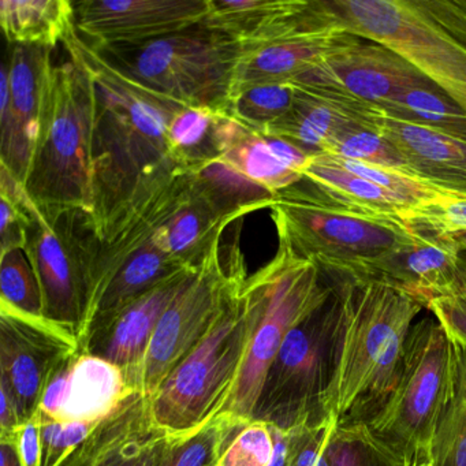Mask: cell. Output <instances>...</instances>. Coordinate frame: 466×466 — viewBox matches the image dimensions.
Here are the masks:
<instances>
[{
    "instance_id": "1",
    "label": "cell",
    "mask_w": 466,
    "mask_h": 466,
    "mask_svg": "<svg viewBox=\"0 0 466 466\" xmlns=\"http://www.w3.org/2000/svg\"><path fill=\"white\" fill-rule=\"evenodd\" d=\"M78 46L94 75L99 102L92 214L99 233L110 215L138 187L179 166L171 155L167 130L173 116L187 106L138 83L80 35Z\"/></svg>"
},
{
    "instance_id": "2",
    "label": "cell",
    "mask_w": 466,
    "mask_h": 466,
    "mask_svg": "<svg viewBox=\"0 0 466 466\" xmlns=\"http://www.w3.org/2000/svg\"><path fill=\"white\" fill-rule=\"evenodd\" d=\"M334 277L340 324L323 414L338 425L368 424L397 384L413 320L424 307L390 286Z\"/></svg>"
},
{
    "instance_id": "3",
    "label": "cell",
    "mask_w": 466,
    "mask_h": 466,
    "mask_svg": "<svg viewBox=\"0 0 466 466\" xmlns=\"http://www.w3.org/2000/svg\"><path fill=\"white\" fill-rule=\"evenodd\" d=\"M69 61L51 64L36 151L25 189L46 219L66 212L94 214V149L97 91L77 29L64 42Z\"/></svg>"
},
{
    "instance_id": "4",
    "label": "cell",
    "mask_w": 466,
    "mask_h": 466,
    "mask_svg": "<svg viewBox=\"0 0 466 466\" xmlns=\"http://www.w3.org/2000/svg\"><path fill=\"white\" fill-rule=\"evenodd\" d=\"M327 25L403 56L466 113V0H312Z\"/></svg>"
},
{
    "instance_id": "5",
    "label": "cell",
    "mask_w": 466,
    "mask_h": 466,
    "mask_svg": "<svg viewBox=\"0 0 466 466\" xmlns=\"http://www.w3.org/2000/svg\"><path fill=\"white\" fill-rule=\"evenodd\" d=\"M297 185L278 192L269 209L279 244L321 272L359 279L373 264L416 239L402 219L342 208Z\"/></svg>"
},
{
    "instance_id": "6",
    "label": "cell",
    "mask_w": 466,
    "mask_h": 466,
    "mask_svg": "<svg viewBox=\"0 0 466 466\" xmlns=\"http://www.w3.org/2000/svg\"><path fill=\"white\" fill-rule=\"evenodd\" d=\"M454 340L438 320L411 327L400 378L368 422L370 432L403 465L431 461V447L455 390Z\"/></svg>"
},
{
    "instance_id": "7",
    "label": "cell",
    "mask_w": 466,
    "mask_h": 466,
    "mask_svg": "<svg viewBox=\"0 0 466 466\" xmlns=\"http://www.w3.org/2000/svg\"><path fill=\"white\" fill-rule=\"evenodd\" d=\"M321 271L279 244L277 255L242 288L252 320L249 350L236 389L222 413L252 421L253 409L286 335L331 296Z\"/></svg>"
},
{
    "instance_id": "8",
    "label": "cell",
    "mask_w": 466,
    "mask_h": 466,
    "mask_svg": "<svg viewBox=\"0 0 466 466\" xmlns=\"http://www.w3.org/2000/svg\"><path fill=\"white\" fill-rule=\"evenodd\" d=\"M252 332L241 289L206 339L149 398L154 421L170 436H184L222 413L241 375Z\"/></svg>"
},
{
    "instance_id": "9",
    "label": "cell",
    "mask_w": 466,
    "mask_h": 466,
    "mask_svg": "<svg viewBox=\"0 0 466 466\" xmlns=\"http://www.w3.org/2000/svg\"><path fill=\"white\" fill-rule=\"evenodd\" d=\"M100 53L113 54L119 59V64L113 62L119 69L182 105L228 113L242 46L225 32L200 25L162 39L106 48Z\"/></svg>"
},
{
    "instance_id": "10",
    "label": "cell",
    "mask_w": 466,
    "mask_h": 466,
    "mask_svg": "<svg viewBox=\"0 0 466 466\" xmlns=\"http://www.w3.org/2000/svg\"><path fill=\"white\" fill-rule=\"evenodd\" d=\"M339 324L340 299L332 286L329 299L286 335L267 372L252 421L290 430L326 420L323 402L334 373Z\"/></svg>"
},
{
    "instance_id": "11",
    "label": "cell",
    "mask_w": 466,
    "mask_h": 466,
    "mask_svg": "<svg viewBox=\"0 0 466 466\" xmlns=\"http://www.w3.org/2000/svg\"><path fill=\"white\" fill-rule=\"evenodd\" d=\"M218 239L160 318L140 373V391L152 398L168 375L206 339L247 282L238 244L222 258Z\"/></svg>"
},
{
    "instance_id": "12",
    "label": "cell",
    "mask_w": 466,
    "mask_h": 466,
    "mask_svg": "<svg viewBox=\"0 0 466 466\" xmlns=\"http://www.w3.org/2000/svg\"><path fill=\"white\" fill-rule=\"evenodd\" d=\"M77 351V339L61 327L0 304V389L24 424L37 413L53 373Z\"/></svg>"
},
{
    "instance_id": "13",
    "label": "cell",
    "mask_w": 466,
    "mask_h": 466,
    "mask_svg": "<svg viewBox=\"0 0 466 466\" xmlns=\"http://www.w3.org/2000/svg\"><path fill=\"white\" fill-rule=\"evenodd\" d=\"M209 0H84L75 4V24L95 50L135 46L198 28Z\"/></svg>"
},
{
    "instance_id": "14",
    "label": "cell",
    "mask_w": 466,
    "mask_h": 466,
    "mask_svg": "<svg viewBox=\"0 0 466 466\" xmlns=\"http://www.w3.org/2000/svg\"><path fill=\"white\" fill-rule=\"evenodd\" d=\"M50 48L15 46L0 72V165L25 187L39 140Z\"/></svg>"
},
{
    "instance_id": "15",
    "label": "cell",
    "mask_w": 466,
    "mask_h": 466,
    "mask_svg": "<svg viewBox=\"0 0 466 466\" xmlns=\"http://www.w3.org/2000/svg\"><path fill=\"white\" fill-rule=\"evenodd\" d=\"M25 206L29 214L25 253L39 280L45 318L77 339L84 289L72 215L66 212L50 223L29 195Z\"/></svg>"
},
{
    "instance_id": "16",
    "label": "cell",
    "mask_w": 466,
    "mask_h": 466,
    "mask_svg": "<svg viewBox=\"0 0 466 466\" xmlns=\"http://www.w3.org/2000/svg\"><path fill=\"white\" fill-rule=\"evenodd\" d=\"M293 83L338 92L379 108L406 89L435 86L403 56L361 37Z\"/></svg>"
},
{
    "instance_id": "17",
    "label": "cell",
    "mask_w": 466,
    "mask_h": 466,
    "mask_svg": "<svg viewBox=\"0 0 466 466\" xmlns=\"http://www.w3.org/2000/svg\"><path fill=\"white\" fill-rule=\"evenodd\" d=\"M359 39L339 26L326 25L310 2L307 24L242 51L234 73L230 100L253 86L293 83Z\"/></svg>"
},
{
    "instance_id": "18",
    "label": "cell",
    "mask_w": 466,
    "mask_h": 466,
    "mask_svg": "<svg viewBox=\"0 0 466 466\" xmlns=\"http://www.w3.org/2000/svg\"><path fill=\"white\" fill-rule=\"evenodd\" d=\"M353 280L390 286L428 309L435 299L466 297V255L454 237L416 236Z\"/></svg>"
},
{
    "instance_id": "19",
    "label": "cell",
    "mask_w": 466,
    "mask_h": 466,
    "mask_svg": "<svg viewBox=\"0 0 466 466\" xmlns=\"http://www.w3.org/2000/svg\"><path fill=\"white\" fill-rule=\"evenodd\" d=\"M193 271L195 268L176 275L122 308L95 327L78 346V351L113 362L124 370L130 386L140 391L141 367L155 329Z\"/></svg>"
},
{
    "instance_id": "20",
    "label": "cell",
    "mask_w": 466,
    "mask_h": 466,
    "mask_svg": "<svg viewBox=\"0 0 466 466\" xmlns=\"http://www.w3.org/2000/svg\"><path fill=\"white\" fill-rule=\"evenodd\" d=\"M168 441L149 398L136 392L59 466H157Z\"/></svg>"
},
{
    "instance_id": "21",
    "label": "cell",
    "mask_w": 466,
    "mask_h": 466,
    "mask_svg": "<svg viewBox=\"0 0 466 466\" xmlns=\"http://www.w3.org/2000/svg\"><path fill=\"white\" fill-rule=\"evenodd\" d=\"M375 127L397 149L414 178L452 198H466L465 141L391 118L381 108Z\"/></svg>"
},
{
    "instance_id": "22",
    "label": "cell",
    "mask_w": 466,
    "mask_h": 466,
    "mask_svg": "<svg viewBox=\"0 0 466 466\" xmlns=\"http://www.w3.org/2000/svg\"><path fill=\"white\" fill-rule=\"evenodd\" d=\"M297 86L296 102L288 116L269 125L261 135L283 138L310 155L354 125L373 124L379 107L353 97L313 86Z\"/></svg>"
},
{
    "instance_id": "23",
    "label": "cell",
    "mask_w": 466,
    "mask_h": 466,
    "mask_svg": "<svg viewBox=\"0 0 466 466\" xmlns=\"http://www.w3.org/2000/svg\"><path fill=\"white\" fill-rule=\"evenodd\" d=\"M310 157L290 141L261 135L236 119L220 159L249 181L278 193L304 181L302 171Z\"/></svg>"
},
{
    "instance_id": "24",
    "label": "cell",
    "mask_w": 466,
    "mask_h": 466,
    "mask_svg": "<svg viewBox=\"0 0 466 466\" xmlns=\"http://www.w3.org/2000/svg\"><path fill=\"white\" fill-rule=\"evenodd\" d=\"M121 368L107 360L77 351L73 357L59 421L102 422L136 394Z\"/></svg>"
},
{
    "instance_id": "25",
    "label": "cell",
    "mask_w": 466,
    "mask_h": 466,
    "mask_svg": "<svg viewBox=\"0 0 466 466\" xmlns=\"http://www.w3.org/2000/svg\"><path fill=\"white\" fill-rule=\"evenodd\" d=\"M193 174V173H192ZM238 218L225 214L196 184L184 206L152 237L155 247L171 260L195 268L206 258L223 230Z\"/></svg>"
},
{
    "instance_id": "26",
    "label": "cell",
    "mask_w": 466,
    "mask_h": 466,
    "mask_svg": "<svg viewBox=\"0 0 466 466\" xmlns=\"http://www.w3.org/2000/svg\"><path fill=\"white\" fill-rule=\"evenodd\" d=\"M302 176L313 185L319 196L342 208L397 219L410 209L398 196L350 173L329 155L310 157Z\"/></svg>"
},
{
    "instance_id": "27",
    "label": "cell",
    "mask_w": 466,
    "mask_h": 466,
    "mask_svg": "<svg viewBox=\"0 0 466 466\" xmlns=\"http://www.w3.org/2000/svg\"><path fill=\"white\" fill-rule=\"evenodd\" d=\"M0 25L7 42L54 50L76 28L75 4L69 0H2Z\"/></svg>"
},
{
    "instance_id": "28",
    "label": "cell",
    "mask_w": 466,
    "mask_h": 466,
    "mask_svg": "<svg viewBox=\"0 0 466 466\" xmlns=\"http://www.w3.org/2000/svg\"><path fill=\"white\" fill-rule=\"evenodd\" d=\"M231 116L208 107L181 108L168 125L167 140L173 159L187 168L219 159L225 149Z\"/></svg>"
},
{
    "instance_id": "29",
    "label": "cell",
    "mask_w": 466,
    "mask_h": 466,
    "mask_svg": "<svg viewBox=\"0 0 466 466\" xmlns=\"http://www.w3.org/2000/svg\"><path fill=\"white\" fill-rule=\"evenodd\" d=\"M307 5L308 0H209L208 17L201 26L230 35L244 48Z\"/></svg>"
},
{
    "instance_id": "30",
    "label": "cell",
    "mask_w": 466,
    "mask_h": 466,
    "mask_svg": "<svg viewBox=\"0 0 466 466\" xmlns=\"http://www.w3.org/2000/svg\"><path fill=\"white\" fill-rule=\"evenodd\" d=\"M386 116L466 143V113L436 86L406 89L381 107Z\"/></svg>"
},
{
    "instance_id": "31",
    "label": "cell",
    "mask_w": 466,
    "mask_h": 466,
    "mask_svg": "<svg viewBox=\"0 0 466 466\" xmlns=\"http://www.w3.org/2000/svg\"><path fill=\"white\" fill-rule=\"evenodd\" d=\"M249 420L219 413L184 436H170L157 466H218L223 452Z\"/></svg>"
},
{
    "instance_id": "32",
    "label": "cell",
    "mask_w": 466,
    "mask_h": 466,
    "mask_svg": "<svg viewBox=\"0 0 466 466\" xmlns=\"http://www.w3.org/2000/svg\"><path fill=\"white\" fill-rule=\"evenodd\" d=\"M457 372L451 402L431 447L432 466H466V348L455 342Z\"/></svg>"
},
{
    "instance_id": "33",
    "label": "cell",
    "mask_w": 466,
    "mask_h": 466,
    "mask_svg": "<svg viewBox=\"0 0 466 466\" xmlns=\"http://www.w3.org/2000/svg\"><path fill=\"white\" fill-rule=\"evenodd\" d=\"M321 154L376 166V167L389 168V170L400 171L406 176L413 177L397 149L376 129L375 122L354 125L342 130L327 144Z\"/></svg>"
},
{
    "instance_id": "34",
    "label": "cell",
    "mask_w": 466,
    "mask_h": 466,
    "mask_svg": "<svg viewBox=\"0 0 466 466\" xmlns=\"http://www.w3.org/2000/svg\"><path fill=\"white\" fill-rule=\"evenodd\" d=\"M296 96L297 86L293 83L253 86L230 100L228 114L244 127L263 133L290 113Z\"/></svg>"
},
{
    "instance_id": "35",
    "label": "cell",
    "mask_w": 466,
    "mask_h": 466,
    "mask_svg": "<svg viewBox=\"0 0 466 466\" xmlns=\"http://www.w3.org/2000/svg\"><path fill=\"white\" fill-rule=\"evenodd\" d=\"M0 304L32 318H45L42 290L25 250L2 252Z\"/></svg>"
},
{
    "instance_id": "36",
    "label": "cell",
    "mask_w": 466,
    "mask_h": 466,
    "mask_svg": "<svg viewBox=\"0 0 466 466\" xmlns=\"http://www.w3.org/2000/svg\"><path fill=\"white\" fill-rule=\"evenodd\" d=\"M329 466H405L368 424L337 425L327 447Z\"/></svg>"
},
{
    "instance_id": "37",
    "label": "cell",
    "mask_w": 466,
    "mask_h": 466,
    "mask_svg": "<svg viewBox=\"0 0 466 466\" xmlns=\"http://www.w3.org/2000/svg\"><path fill=\"white\" fill-rule=\"evenodd\" d=\"M400 219L416 236L455 237L466 233V198L431 201L409 209Z\"/></svg>"
},
{
    "instance_id": "38",
    "label": "cell",
    "mask_w": 466,
    "mask_h": 466,
    "mask_svg": "<svg viewBox=\"0 0 466 466\" xmlns=\"http://www.w3.org/2000/svg\"><path fill=\"white\" fill-rule=\"evenodd\" d=\"M40 466H59L102 422L59 421L39 413Z\"/></svg>"
},
{
    "instance_id": "39",
    "label": "cell",
    "mask_w": 466,
    "mask_h": 466,
    "mask_svg": "<svg viewBox=\"0 0 466 466\" xmlns=\"http://www.w3.org/2000/svg\"><path fill=\"white\" fill-rule=\"evenodd\" d=\"M274 454L271 425L250 421L223 452L218 466H269Z\"/></svg>"
},
{
    "instance_id": "40",
    "label": "cell",
    "mask_w": 466,
    "mask_h": 466,
    "mask_svg": "<svg viewBox=\"0 0 466 466\" xmlns=\"http://www.w3.org/2000/svg\"><path fill=\"white\" fill-rule=\"evenodd\" d=\"M337 425V421L329 417L318 424H302L288 430L286 466H329L327 447Z\"/></svg>"
},
{
    "instance_id": "41",
    "label": "cell",
    "mask_w": 466,
    "mask_h": 466,
    "mask_svg": "<svg viewBox=\"0 0 466 466\" xmlns=\"http://www.w3.org/2000/svg\"><path fill=\"white\" fill-rule=\"evenodd\" d=\"M428 310L432 312L452 340L466 348V297L435 299Z\"/></svg>"
},
{
    "instance_id": "42",
    "label": "cell",
    "mask_w": 466,
    "mask_h": 466,
    "mask_svg": "<svg viewBox=\"0 0 466 466\" xmlns=\"http://www.w3.org/2000/svg\"><path fill=\"white\" fill-rule=\"evenodd\" d=\"M18 454L23 466H40L42 461V441H40V421L37 413L18 431Z\"/></svg>"
},
{
    "instance_id": "43",
    "label": "cell",
    "mask_w": 466,
    "mask_h": 466,
    "mask_svg": "<svg viewBox=\"0 0 466 466\" xmlns=\"http://www.w3.org/2000/svg\"><path fill=\"white\" fill-rule=\"evenodd\" d=\"M271 431L274 436V454L269 466H286L289 455V431L272 425Z\"/></svg>"
},
{
    "instance_id": "44",
    "label": "cell",
    "mask_w": 466,
    "mask_h": 466,
    "mask_svg": "<svg viewBox=\"0 0 466 466\" xmlns=\"http://www.w3.org/2000/svg\"><path fill=\"white\" fill-rule=\"evenodd\" d=\"M0 466H23L15 439H0Z\"/></svg>"
},
{
    "instance_id": "45",
    "label": "cell",
    "mask_w": 466,
    "mask_h": 466,
    "mask_svg": "<svg viewBox=\"0 0 466 466\" xmlns=\"http://www.w3.org/2000/svg\"><path fill=\"white\" fill-rule=\"evenodd\" d=\"M454 238L457 239L458 244L461 245L462 250H466V233L458 234V236H455Z\"/></svg>"
},
{
    "instance_id": "46",
    "label": "cell",
    "mask_w": 466,
    "mask_h": 466,
    "mask_svg": "<svg viewBox=\"0 0 466 466\" xmlns=\"http://www.w3.org/2000/svg\"><path fill=\"white\" fill-rule=\"evenodd\" d=\"M408 466H432V463H431V461H428V462L416 463V465H408Z\"/></svg>"
},
{
    "instance_id": "47",
    "label": "cell",
    "mask_w": 466,
    "mask_h": 466,
    "mask_svg": "<svg viewBox=\"0 0 466 466\" xmlns=\"http://www.w3.org/2000/svg\"><path fill=\"white\" fill-rule=\"evenodd\" d=\"M463 252H465V255H466V250H463Z\"/></svg>"
}]
</instances>
